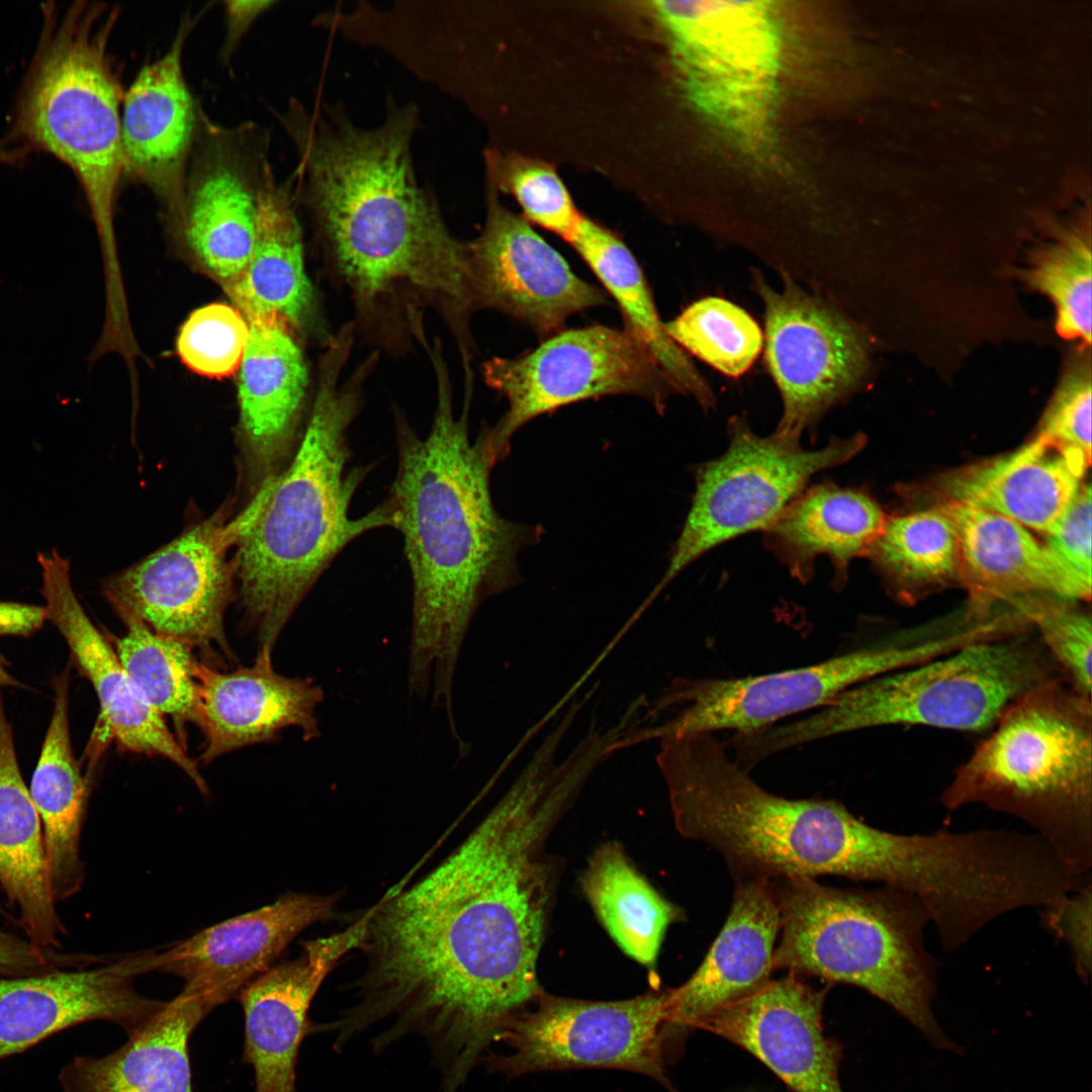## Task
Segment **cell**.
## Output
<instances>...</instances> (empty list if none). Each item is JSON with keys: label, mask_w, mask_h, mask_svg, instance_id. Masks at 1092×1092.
<instances>
[{"label": "cell", "mask_w": 1092, "mask_h": 1092, "mask_svg": "<svg viewBox=\"0 0 1092 1092\" xmlns=\"http://www.w3.org/2000/svg\"><path fill=\"white\" fill-rule=\"evenodd\" d=\"M555 886L526 833L480 822L436 867L369 907L356 1001L331 1028L343 1042L385 1024L381 1051L420 1035L457 1092L502 1029L544 992L538 962Z\"/></svg>", "instance_id": "1"}, {"label": "cell", "mask_w": 1092, "mask_h": 1092, "mask_svg": "<svg viewBox=\"0 0 1092 1092\" xmlns=\"http://www.w3.org/2000/svg\"><path fill=\"white\" fill-rule=\"evenodd\" d=\"M275 116L296 153L294 200L308 211L361 327L390 348L424 347L431 310L459 353H472L478 308L468 246L417 177L419 107L387 96L384 119L372 128L323 98L311 107L291 98Z\"/></svg>", "instance_id": "2"}, {"label": "cell", "mask_w": 1092, "mask_h": 1092, "mask_svg": "<svg viewBox=\"0 0 1092 1092\" xmlns=\"http://www.w3.org/2000/svg\"><path fill=\"white\" fill-rule=\"evenodd\" d=\"M428 356L437 388L432 426L420 438L394 410L397 468L386 497L412 577L408 691L420 698L431 692L434 706L452 719L456 666L472 618L485 600L520 582L518 556L543 529L512 522L494 507L486 434L469 437L472 371H464L456 415L442 347Z\"/></svg>", "instance_id": "3"}, {"label": "cell", "mask_w": 1092, "mask_h": 1092, "mask_svg": "<svg viewBox=\"0 0 1092 1092\" xmlns=\"http://www.w3.org/2000/svg\"><path fill=\"white\" fill-rule=\"evenodd\" d=\"M351 350L341 340L324 349L300 443L269 481L257 519L236 544L235 575L259 648L272 651L295 610L345 547L370 531L395 526L387 497L363 516H350L371 466L350 465L348 432L375 366L366 359L342 380Z\"/></svg>", "instance_id": "4"}, {"label": "cell", "mask_w": 1092, "mask_h": 1092, "mask_svg": "<svg viewBox=\"0 0 1092 1092\" xmlns=\"http://www.w3.org/2000/svg\"><path fill=\"white\" fill-rule=\"evenodd\" d=\"M657 763L677 831L717 850L737 881L838 876L882 882L889 831L840 802L757 785L713 733L660 740Z\"/></svg>", "instance_id": "5"}, {"label": "cell", "mask_w": 1092, "mask_h": 1092, "mask_svg": "<svg viewBox=\"0 0 1092 1092\" xmlns=\"http://www.w3.org/2000/svg\"><path fill=\"white\" fill-rule=\"evenodd\" d=\"M1030 826L1077 875L1092 867V704L1064 677L1013 702L939 797Z\"/></svg>", "instance_id": "6"}, {"label": "cell", "mask_w": 1092, "mask_h": 1092, "mask_svg": "<svg viewBox=\"0 0 1092 1092\" xmlns=\"http://www.w3.org/2000/svg\"><path fill=\"white\" fill-rule=\"evenodd\" d=\"M781 917L774 970L859 987L914 1026L936 1050H964L934 1014L937 964L924 942L930 922L902 890L837 889L813 878L769 881Z\"/></svg>", "instance_id": "7"}, {"label": "cell", "mask_w": 1092, "mask_h": 1092, "mask_svg": "<svg viewBox=\"0 0 1092 1092\" xmlns=\"http://www.w3.org/2000/svg\"><path fill=\"white\" fill-rule=\"evenodd\" d=\"M44 24L20 90L12 136L49 153L77 177L104 255L118 270L114 205L123 178L120 117L125 90L108 46L119 8L77 1L44 8Z\"/></svg>", "instance_id": "8"}, {"label": "cell", "mask_w": 1092, "mask_h": 1092, "mask_svg": "<svg viewBox=\"0 0 1092 1092\" xmlns=\"http://www.w3.org/2000/svg\"><path fill=\"white\" fill-rule=\"evenodd\" d=\"M1056 677L1064 675L1029 628L868 679L806 718L757 732L753 745L767 758L806 742L879 726L982 732L1017 699Z\"/></svg>", "instance_id": "9"}, {"label": "cell", "mask_w": 1092, "mask_h": 1092, "mask_svg": "<svg viewBox=\"0 0 1092 1092\" xmlns=\"http://www.w3.org/2000/svg\"><path fill=\"white\" fill-rule=\"evenodd\" d=\"M947 638L926 625L804 667L740 678L678 679L652 713L675 707L652 728H637L634 744L718 730L736 734L774 726L788 716L821 708L844 691L873 677L946 654Z\"/></svg>", "instance_id": "10"}, {"label": "cell", "mask_w": 1092, "mask_h": 1092, "mask_svg": "<svg viewBox=\"0 0 1092 1092\" xmlns=\"http://www.w3.org/2000/svg\"><path fill=\"white\" fill-rule=\"evenodd\" d=\"M728 446L697 466L692 504L654 598L692 562L751 531H764L812 476L850 460L863 446L858 434L832 437L818 449L775 431L759 436L743 417L728 421Z\"/></svg>", "instance_id": "11"}, {"label": "cell", "mask_w": 1092, "mask_h": 1092, "mask_svg": "<svg viewBox=\"0 0 1092 1092\" xmlns=\"http://www.w3.org/2000/svg\"><path fill=\"white\" fill-rule=\"evenodd\" d=\"M482 375L508 402L497 423L483 427L495 463L509 454L514 434L538 416L611 395L642 397L663 413L674 393L639 339L604 325L563 329L517 357H492Z\"/></svg>", "instance_id": "12"}, {"label": "cell", "mask_w": 1092, "mask_h": 1092, "mask_svg": "<svg viewBox=\"0 0 1092 1092\" xmlns=\"http://www.w3.org/2000/svg\"><path fill=\"white\" fill-rule=\"evenodd\" d=\"M668 989L624 1000H584L542 995L498 1033L510 1054L488 1053V1073L524 1074L612 1069L652 1078L675 1092L666 1076L663 1027Z\"/></svg>", "instance_id": "13"}, {"label": "cell", "mask_w": 1092, "mask_h": 1092, "mask_svg": "<svg viewBox=\"0 0 1092 1092\" xmlns=\"http://www.w3.org/2000/svg\"><path fill=\"white\" fill-rule=\"evenodd\" d=\"M764 306V359L783 402L776 431L800 438L856 392L870 366L869 342L856 322L783 276L782 289L751 271Z\"/></svg>", "instance_id": "14"}, {"label": "cell", "mask_w": 1092, "mask_h": 1092, "mask_svg": "<svg viewBox=\"0 0 1092 1092\" xmlns=\"http://www.w3.org/2000/svg\"><path fill=\"white\" fill-rule=\"evenodd\" d=\"M234 502L139 563L108 578L103 593L112 608L124 610L155 632L206 655L218 647L230 656L223 616L232 600L234 559L228 551L250 526Z\"/></svg>", "instance_id": "15"}, {"label": "cell", "mask_w": 1092, "mask_h": 1092, "mask_svg": "<svg viewBox=\"0 0 1092 1092\" xmlns=\"http://www.w3.org/2000/svg\"><path fill=\"white\" fill-rule=\"evenodd\" d=\"M269 149L261 125L224 126L201 111L179 226L197 260L226 288L250 260L262 198L275 179Z\"/></svg>", "instance_id": "16"}, {"label": "cell", "mask_w": 1092, "mask_h": 1092, "mask_svg": "<svg viewBox=\"0 0 1092 1092\" xmlns=\"http://www.w3.org/2000/svg\"><path fill=\"white\" fill-rule=\"evenodd\" d=\"M484 226L467 242L477 308L514 317L543 339L608 294L577 276L564 258L487 183Z\"/></svg>", "instance_id": "17"}, {"label": "cell", "mask_w": 1092, "mask_h": 1092, "mask_svg": "<svg viewBox=\"0 0 1092 1092\" xmlns=\"http://www.w3.org/2000/svg\"><path fill=\"white\" fill-rule=\"evenodd\" d=\"M159 967L160 950L151 949L92 969L1 978L0 1061L84 1022L110 1021L133 1035L165 1005L134 988Z\"/></svg>", "instance_id": "18"}, {"label": "cell", "mask_w": 1092, "mask_h": 1092, "mask_svg": "<svg viewBox=\"0 0 1092 1092\" xmlns=\"http://www.w3.org/2000/svg\"><path fill=\"white\" fill-rule=\"evenodd\" d=\"M690 96L705 110L742 120L757 109L774 61L771 29L752 4L656 1Z\"/></svg>", "instance_id": "19"}, {"label": "cell", "mask_w": 1092, "mask_h": 1092, "mask_svg": "<svg viewBox=\"0 0 1092 1092\" xmlns=\"http://www.w3.org/2000/svg\"><path fill=\"white\" fill-rule=\"evenodd\" d=\"M238 374L239 441L252 496L289 463L309 417V371L296 333L276 317L249 322Z\"/></svg>", "instance_id": "20"}, {"label": "cell", "mask_w": 1092, "mask_h": 1092, "mask_svg": "<svg viewBox=\"0 0 1092 1092\" xmlns=\"http://www.w3.org/2000/svg\"><path fill=\"white\" fill-rule=\"evenodd\" d=\"M47 620L61 633L73 664L91 684L100 718L122 751L164 757L179 766L203 794L207 785L195 760L143 697L111 642L89 619L71 584L70 559L56 549L38 552Z\"/></svg>", "instance_id": "21"}, {"label": "cell", "mask_w": 1092, "mask_h": 1092, "mask_svg": "<svg viewBox=\"0 0 1092 1092\" xmlns=\"http://www.w3.org/2000/svg\"><path fill=\"white\" fill-rule=\"evenodd\" d=\"M369 909L341 931L302 943L299 954L274 964L239 993L245 1017L243 1063L255 1073V1092H296L302 1039L311 1032L308 1010L331 972L358 950Z\"/></svg>", "instance_id": "22"}, {"label": "cell", "mask_w": 1092, "mask_h": 1092, "mask_svg": "<svg viewBox=\"0 0 1092 1092\" xmlns=\"http://www.w3.org/2000/svg\"><path fill=\"white\" fill-rule=\"evenodd\" d=\"M337 894L290 892L161 950L159 971L184 980L182 991L208 1013L238 997L309 926L334 917Z\"/></svg>", "instance_id": "23"}, {"label": "cell", "mask_w": 1092, "mask_h": 1092, "mask_svg": "<svg viewBox=\"0 0 1092 1092\" xmlns=\"http://www.w3.org/2000/svg\"><path fill=\"white\" fill-rule=\"evenodd\" d=\"M201 15L182 18L168 51L141 69L121 104L123 177L146 186L178 224L202 111L185 80L182 56Z\"/></svg>", "instance_id": "24"}, {"label": "cell", "mask_w": 1092, "mask_h": 1092, "mask_svg": "<svg viewBox=\"0 0 1092 1092\" xmlns=\"http://www.w3.org/2000/svg\"><path fill=\"white\" fill-rule=\"evenodd\" d=\"M788 972L755 992L700 1020L695 1029L715 1033L749 1052L794 1092H843L840 1046L823 1031L825 991Z\"/></svg>", "instance_id": "25"}, {"label": "cell", "mask_w": 1092, "mask_h": 1092, "mask_svg": "<svg viewBox=\"0 0 1092 1092\" xmlns=\"http://www.w3.org/2000/svg\"><path fill=\"white\" fill-rule=\"evenodd\" d=\"M780 929L769 881H737L730 912L702 964L682 985L668 989L662 1032L666 1063L678 1057L700 1020L771 980Z\"/></svg>", "instance_id": "26"}, {"label": "cell", "mask_w": 1092, "mask_h": 1092, "mask_svg": "<svg viewBox=\"0 0 1092 1092\" xmlns=\"http://www.w3.org/2000/svg\"><path fill=\"white\" fill-rule=\"evenodd\" d=\"M259 648L253 665L221 672L196 660L197 722L205 736L200 760L209 763L233 750L274 740L300 729L303 740L321 736L316 709L324 691L310 678L288 677Z\"/></svg>", "instance_id": "27"}, {"label": "cell", "mask_w": 1092, "mask_h": 1092, "mask_svg": "<svg viewBox=\"0 0 1092 1092\" xmlns=\"http://www.w3.org/2000/svg\"><path fill=\"white\" fill-rule=\"evenodd\" d=\"M1090 459L1036 435L1011 453L946 474L940 488L950 502L1049 534L1083 485Z\"/></svg>", "instance_id": "28"}, {"label": "cell", "mask_w": 1092, "mask_h": 1092, "mask_svg": "<svg viewBox=\"0 0 1092 1092\" xmlns=\"http://www.w3.org/2000/svg\"><path fill=\"white\" fill-rule=\"evenodd\" d=\"M941 510L959 540L961 562L972 587L970 609L991 615L998 599L1045 594L1089 601L1091 585L1074 574L1024 526L1001 515L950 502Z\"/></svg>", "instance_id": "29"}, {"label": "cell", "mask_w": 1092, "mask_h": 1092, "mask_svg": "<svg viewBox=\"0 0 1092 1092\" xmlns=\"http://www.w3.org/2000/svg\"><path fill=\"white\" fill-rule=\"evenodd\" d=\"M292 182L270 183L262 198L250 260L228 292L248 322L276 317L324 348L333 339L304 263Z\"/></svg>", "instance_id": "30"}, {"label": "cell", "mask_w": 1092, "mask_h": 1092, "mask_svg": "<svg viewBox=\"0 0 1092 1092\" xmlns=\"http://www.w3.org/2000/svg\"><path fill=\"white\" fill-rule=\"evenodd\" d=\"M886 521L866 491L832 481L807 486L764 530L768 551L801 582L814 574L816 558H829L834 583L843 584L850 562L869 553Z\"/></svg>", "instance_id": "31"}, {"label": "cell", "mask_w": 1092, "mask_h": 1092, "mask_svg": "<svg viewBox=\"0 0 1092 1092\" xmlns=\"http://www.w3.org/2000/svg\"><path fill=\"white\" fill-rule=\"evenodd\" d=\"M208 1014L181 991L119 1049L75 1056L60 1071L63 1092H193L189 1039Z\"/></svg>", "instance_id": "32"}, {"label": "cell", "mask_w": 1092, "mask_h": 1092, "mask_svg": "<svg viewBox=\"0 0 1092 1092\" xmlns=\"http://www.w3.org/2000/svg\"><path fill=\"white\" fill-rule=\"evenodd\" d=\"M0 886L17 907L27 939L43 949L60 946L65 930L51 891L42 827L22 780L1 697Z\"/></svg>", "instance_id": "33"}, {"label": "cell", "mask_w": 1092, "mask_h": 1092, "mask_svg": "<svg viewBox=\"0 0 1092 1092\" xmlns=\"http://www.w3.org/2000/svg\"><path fill=\"white\" fill-rule=\"evenodd\" d=\"M52 718L29 793L43 833L49 881L56 902L76 894L84 881L80 840L89 782L75 757L69 727V669L54 678Z\"/></svg>", "instance_id": "34"}, {"label": "cell", "mask_w": 1092, "mask_h": 1092, "mask_svg": "<svg viewBox=\"0 0 1092 1092\" xmlns=\"http://www.w3.org/2000/svg\"><path fill=\"white\" fill-rule=\"evenodd\" d=\"M568 244L616 301L624 329L649 349L673 392L692 396L704 410L712 408L716 398L711 386L666 334L644 273L624 241L582 215Z\"/></svg>", "instance_id": "35"}, {"label": "cell", "mask_w": 1092, "mask_h": 1092, "mask_svg": "<svg viewBox=\"0 0 1092 1092\" xmlns=\"http://www.w3.org/2000/svg\"><path fill=\"white\" fill-rule=\"evenodd\" d=\"M583 895L621 950L653 969L667 927L681 917L615 841L602 844L582 873Z\"/></svg>", "instance_id": "36"}, {"label": "cell", "mask_w": 1092, "mask_h": 1092, "mask_svg": "<svg viewBox=\"0 0 1092 1092\" xmlns=\"http://www.w3.org/2000/svg\"><path fill=\"white\" fill-rule=\"evenodd\" d=\"M115 612L126 627L122 637L110 641L118 659L149 705L171 717L185 748V726L197 722L193 649L155 632L127 611Z\"/></svg>", "instance_id": "37"}, {"label": "cell", "mask_w": 1092, "mask_h": 1092, "mask_svg": "<svg viewBox=\"0 0 1092 1092\" xmlns=\"http://www.w3.org/2000/svg\"><path fill=\"white\" fill-rule=\"evenodd\" d=\"M869 553L904 601L953 577L961 562L956 529L941 510L886 520Z\"/></svg>", "instance_id": "38"}, {"label": "cell", "mask_w": 1092, "mask_h": 1092, "mask_svg": "<svg viewBox=\"0 0 1092 1092\" xmlns=\"http://www.w3.org/2000/svg\"><path fill=\"white\" fill-rule=\"evenodd\" d=\"M664 329L682 351L733 378L751 367L763 345L754 318L737 304L716 296L694 301L664 323Z\"/></svg>", "instance_id": "39"}, {"label": "cell", "mask_w": 1092, "mask_h": 1092, "mask_svg": "<svg viewBox=\"0 0 1092 1092\" xmlns=\"http://www.w3.org/2000/svg\"><path fill=\"white\" fill-rule=\"evenodd\" d=\"M1027 283L1056 307L1057 331L1065 339L1091 342L1092 257L1089 241L1071 235L1035 254Z\"/></svg>", "instance_id": "40"}, {"label": "cell", "mask_w": 1092, "mask_h": 1092, "mask_svg": "<svg viewBox=\"0 0 1092 1092\" xmlns=\"http://www.w3.org/2000/svg\"><path fill=\"white\" fill-rule=\"evenodd\" d=\"M487 177L496 191L511 194L523 217L567 243L582 214L577 210L563 181L548 164L495 151L485 155Z\"/></svg>", "instance_id": "41"}, {"label": "cell", "mask_w": 1092, "mask_h": 1092, "mask_svg": "<svg viewBox=\"0 0 1092 1092\" xmlns=\"http://www.w3.org/2000/svg\"><path fill=\"white\" fill-rule=\"evenodd\" d=\"M1046 595L1018 598L1014 607L1034 631L1066 680L1091 697L1092 620L1073 600Z\"/></svg>", "instance_id": "42"}, {"label": "cell", "mask_w": 1092, "mask_h": 1092, "mask_svg": "<svg viewBox=\"0 0 1092 1092\" xmlns=\"http://www.w3.org/2000/svg\"><path fill=\"white\" fill-rule=\"evenodd\" d=\"M236 307L214 302L194 310L177 338V352L191 371L224 378L240 367L250 326Z\"/></svg>", "instance_id": "43"}, {"label": "cell", "mask_w": 1092, "mask_h": 1092, "mask_svg": "<svg viewBox=\"0 0 1092 1092\" xmlns=\"http://www.w3.org/2000/svg\"><path fill=\"white\" fill-rule=\"evenodd\" d=\"M1091 390L1088 365L1070 370L1056 390L1037 435L1091 458Z\"/></svg>", "instance_id": "44"}, {"label": "cell", "mask_w": 1092, "mask_h": 1092, "mask_svg": "<svg viewBox=\"0 0 1092 1092\" xmlns=\"http://www.w3.org/2000/svg\"><path fill=\"white\" fill-rule=\"evenodd\" d=\"M1091 486L1083 484L1067 512L1048 534L1046 547L1081 580L1091 585Z\"/></svg>", "instance_id": "45"}, {"label": "cell", "mask_w": 1092, "mask_h": 1092, "mask_svg": "<svg viewBox=\"0 0 1092 1092\" xmlns=\"http://www.w3.org/2000/svg\"><path fill=\"white\" fill-rule=\"evenodd\" d=\"M1041 909L1043 922L1066 943L1078 975L1088 981L1091 974V885Z\"/></svg>", "instance_id": "46"}, {"label": "cell", "mask_w": 1092, "mask_h": 1092, "mask_svg": "<svg viewBox=\"0 0 1092 1092\" xmlns=\"http://www.w3.org/2000/svg\"><path fill=\"white\" fill-rule=\"evenodd\" d=\"M57 963L58 957L53 950L0 930V979L41 973L53 969Z\"/></svg>", "instance_id": "47"}, {"label": "cell", "mask_w": 1092, "mask_h": 1092, "mask_svg": "<svg viewBox=\"0 0 1092 1092\" xmlns=\"http://www.w3.org/2000/svg\"><path fill=\"white\" fill-rule=\"evenodd\" d=\"M274 1H226L224 12L226 35L222 57L229 59L252 23L264 12L276 5Z\"/></svg>", "instance_id": "48"}, {"label": "cell", "mask_w": 1092, "mask_h": 1092, "mask_svg": "<svg viewBox=\"0 0 1092 1092\" xmlns=\"http://www.w3.org/2000/svg\"><path fill=\"white\" fill-rule=\"evenodd\" d=\"M47 621L44 606L0 602V635L27 636Z\"/></svg>", "instance_id": "49"}, {"label": "cell", "mask_w": 1092, "mask_h": 1092, "mask_svg": "<svg viewBox=\"0 0 1092 1092\" xmlns=\"http://www.w3.org/2000/svg\"><path fill=\"white\" fill-rule=\"evenodd\" d=\"M20 684L9 673L7 669V662L0 655V688L2 687H19Z\"/></svg>", "instance_id": "50"}, {"label": "cell", "mask_w": 1092, "mask_h": 1092, "mask_svg": "<svg viewBox=\"0 0 1092 1092\" xmlns=\"http://www.w3.org/2000/svg\"><path fill=\"white\" fill-rule=\"evenodd\" d=\"M0 914H2V908H1V904H0Z\"/></svg>", "instance_id": "51"}]
</instances>
